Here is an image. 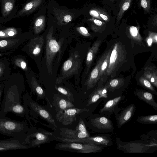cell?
Returning <instances> with one entry per match:
<instances>
[{
    "label": "cell",
    "mask_w": 157,
    "mask_h": 157,
    "mask_svg": "<svg viewBox=\"0 0 157 157\" xmlns=\"http://www.w3.org/2000/svg\"><path fill=\"white\" fill-rule=\"evenodd\" d=\"M29 129L25 121H17L0 116V134L12 137L24 135Z\"/></svg>",
    "instance_id": "1"
},
{
    "label": "cell",
    "mask_w": 157,
    "mask_h": 157,
    "mask_svg": "<svg viewBox=\"0 0 157 157\" xmlns=\"http://www.w3.org/2000/svg\"><path fill=\"white\" fill-rule=\"evenodd\" d=\"M126 57V51L121 42L116 43L111 52L106 75L113 77V74L125 62Z\"/></svg>",
    "instance_id": "2"
},
{
    "label": "cell",
    "mask_w": 157,
    "mask_h": 157,
    "mask_svg": "<svg viewBox=\"0 0 157 157\" xmlns=\"http://www.w3.org/2000/svg\"><path fill=\"white\" fill-rule=\"evenodd\" d=\"M53 27L52 26L46 36L45 62L48 72L50 74L52 73V65L53 60L60 48L59 43L53 36Z\"/></svg>",
    "instance_id": "3"
},
{
    "label": "cell",
    "mask_w": 157,
    "mask_h": 157,
    "mask_svg": "<svg viewBox=\"0 0 157 157\" xmlns=\"http://www.w3.org/2000/svg\"><path fill=\"white\" fill-rule=\"evenodd\" d=\"M23 100V104L29 107L30 110L29 112L32 115L36 114L46 120L55 128H57L51 113L43 106L35 101L28 94L24 96Z\"/></svg>",
    "instance_id": "4"
},
{
    "label": "cell",
    "mask_w": 157,
    "mask_h": 157,
    "mask_svg": "<svg viewBox=\"0 0 157 157\" xmlns=\"http://www.w3.org/2000/svg\"><path fill=\"white\" fill-rule=\"evenodd\" d=\"M81 64V60L78 52L76 51L72 53L69 58L63 63L61 70V76L57 79V83L67 78L77 72Z\"/></svg>",
    "instance_id": "5"
},
{
    "label": "cell",
    "mask_w": 157,
    "mask_h": 157,
    "mask_svg": "<svg viewBox=\"0 0 157 157\" xmlns=\"http://www.w3.org/2000/svg\"><path fill=\"white\" fill-rule=\"evenodd\" d=\"M116 142L118 149L129 153H145L151 147L157 146L156 143L154 142L146 144L136 141L122 142L118 138H116Z\"/></svg>",
    "instance_id": "6"
},
{
    "label": "cell",
    "mask_w": 157,
    "mask_h": 157,
    "mask_svg": "<svg viewBox=\"0 0 157 157\" xmlns=\"http://www.w3.org/2000/svg\"><path fill=\"white\" fill-rule=\"evenodd\" d=\"M103 147L91 143L77 142H64L56 145V147L58 149L77 151V152L82 153L99 152L102 151Z\"/></svg>",
    "instance_id": "7"
},
{
    "label": "cell",
    "mask_w": 157,
    "mask_h": 157,
    "mask_svg": "<svg viewBox=\"0 0 157 157\" xmlns=\"http://www.w3.org/2000/svg\"><path fill=\"white\" fill-rule=\"evenodd\" d=\"M56 138L64 142L89 143L103 147L110 146L112 144L110 137L105 135L90 136L87 138L80 139H68L63 137H57Z\"/></svg>",
    "instance_id": "8"
},
{
    "label": "cell",
    "mask_w": 157,
    "mask_h": 157,
    "mask_svg": "<svg viewBox=\"0 0 157 157\" xmlns=\"http://www.w3.org/2000/svg\"><path fill=\"white\" fill-rule=\"evenodd\" d=\"M25 134L26 143L29 148L35 147L50 140L52 133L46 131H37L33 132L29 131Z\"/></svg>",
    "instance_id": "9"
},
{
    "label": "cell",
    "mask_w": 157,
    "mask_h": 157,
    "mask_svg": "<svg viewBox=\"0 0 157 157\" xmlns=\"http://www.w3.org/2000/svg\"><path fill=\"white\" fill-rule=\"evenodd\" d=\"M88 110V109L86 108H75L60 110L56 114V118L58 122L62 124L69 125L71 124L76 120V115Z\"/></svg>",
    "instance_id": "10"
},
{
    "label": "cell",
    "mask_w": 157,
    "mask_h": 157,
    "mask_svg": "<svg viewBox=\"0 0 157 157\" xmlns=\"http://www.w3.org/2000/svg\"><path fill=\"white\" fill-rule=\"evenodd\" d=\"M25 134L13 137L7 139L0 140V147L8 150H24L29 148L25 141Z\"/></svg>",
    "instance_id": "11"
},
{
    "label": "cell",
    "mask_w": 157,
    "mask_h": 157,
    "mask_svg": "<svg viewBox=\"0 0 157 157\" xmlns=\"http://www.w3.org/2000/svg\"><path fill=\"white\" fill-rule=\"evenodd\" d=\"M91 124L99 132H107L113 130L114 127L111 121L104 116L96 117L91 121Z\"/></svg>",
    "instance_id": "12"
},
{
    "label": "cell",
    "mask_w": 157,
    "mask_h": 157,
    "mask_svg": "<svg viewBox=\"0 0 157 157\" xmlns=\"http://www.w3.org/2000/svg\"><path fill=\"white\" fill-rule=\"evenodd\" d=\"M135 109L134 104H131L116 115V118L118 128H121L131 119L133 115Z\"/></svg>",
    "instance_id": "13"
},
{
    "label": "cell",
    "mask_w": 157,
    "mask_h": 157,
    "mask_svg": "<svg viewBox=\"0 0 157 157\" xmlns=\"http://www.w3.org/2000/svg\"><path fill=\"white\" fill-rule=\"evenodd\" d=\"M103 56V54L97 61L96 66L89 74L86 81V85L87 90L94 87L98 81L100 68Z\"/></svg>",
    "instance_id": "14"
},
{
    "label": "cell",
    "mask_w": 157,
    "mask_h": 157,
    "mask_svg": "<svg viewBox=\"0 0 157 157\" xmlns=\"http://www.w3.org/2000/svg\"><path fill=\"white\" fill-rule=\"evenodd\" d=\"M101 43V40H97L94 43L91 47L88 50L86 58V71L84 72L85 75H86L89 71Z\"/></svg>",
    "instance_id": "15"
},
{
    "label": "cell",
    "mask_w": 157,
    "mask_h": 157,
    "mask_svg": "<svg viewBox=\"0 0 157 157\" xmlns=\"http://www.w3.org/2000/svg\"><path fill=\"white\" fill-rule=\"evenodd\" d=\"M60 133L62 137L68 139H80L90 137L88 132H78L75 130L60 128Z\"/></svg>",
    "instance_id": "16"
},
{
    "label": "cell",
    "mask_w": 157,
    "mask_h": 157,
    "mask_svg": "<svg viewBox=\"0 0 157 157\" xmlns=\"http://www.w3.org/2000/svg\"><path fill=\"white\" fill-rule=\"evenodd\" d=\"M108 88L106 86L100 87L93 91L90 96L87 102V106L95 103L100 98L107 97Z\"/></svg>",
    "instance_id": "17"
},
{
    "label": "cell",
    "mask_w": 157,
    "mask_h": 157,
    "mask_svg": "<svg viewBox=\"0 0 157 157\" xmlns=\"http://www.w3.org/2000/svg\"><path fill=\"white\" fill-rule=\"evenodd\" d=\"M135 94L140 100L151 106L157 110V103L152 94L149 92L140 90H136Z\"/></svg>",
    "instance_id": "18"
},
{
    "label": "cell",
    "mask_w": 157,
    "mask_h": 157,
    "mask_svg": "<svg viewBox=\"0 0 157 157\" xmlns=\"http://www.w3.org/2000/svg\"><path fill=\"white\" fill-rule=\"evenodd\" d=\"M43 36L36 37L31 40L29 45V50L33 55L37 56L40 52L44 43Z\"/></svg>",
    "instance_id": "19"
},
{
    "label": "cell",
    "mask_w": 157,
    "mask_h": 157,
    "mask_svg": "<svg viewBox=\"0 0 157 157\" xmlns=\"http://www.w3.org/2000/svg\"><path fill=\"white\" fill-rule=\"evenodd\" d=\"M143 76L157 87V70L155 66H149L145 67Z\"/></svg>",
    "instance_id": "20"
},
{
    "label": "cell",
    "mask_w": 157,
    "mask_h": 157,
    "mask_svg": "<svg viewBox=\"0 0 157 157\" xmlns=\"http://www.w3.org/2000/svg\"><path fill=\"white\" fill-rule=\"evenodd\" d=\"M121 96L117 97L108 101L99 111L100 114L113 112L119 103L122 100Z\"/></svg>",
    "instance_id": "21"
},
{
    "label": "cell",
    "mask_w": 157,
    "mask_h": 157,
    "mask_svg": "<svg viewBox=\"0 0 157 157\" xmlns=\"http://www.w3.org/2000/svg\"><path fill=\"white\" fill-rule=\"evenodd\" d=\"M42 0H32L27 3L19 12V15L29 13L36 9L41 4Z\"/></svg>",
    "instance_id": "22"
},
{
    "label": "cell",
    "mask_w": 157,
    "mask_h": 157,
    "mask_svg": "<svg viewBox=\"0 0 157 157\" xmlns=\"http://www.w3.org/2000/svg\"><path fill=\"white\" fill-rule=\"evenodd\" d=\"M112 48H111L103 54L104 56L102 61L100 68L98 76V81L106 72L109 63L110 56Z\"/></svg>",
    "instance_id": "23"
},
{
    "label": "cell",
    "mask_w": 157,
    "mask_h": 157,
    "mask_svg": "<svg viewBox=\"0 0 157 157\" xmlns=\"http://www.w3.org/2000/svg\"><path fill=\"white\" fill-rule=\"evenodd\" d=\"M140 27L130 26L128 30V37L139 43H143V38L139 33Z\"/></svg>",
    "instance_id": "24"
},
{
    "label": "cell",
    "mask_w": 157,
    "mask_h": 157,
    "mask_svg": "<svg viewBox=\"0 0 157 157\" xmlns=\"http://www.w3.org/2000/svg\"><path fill=\"white\" fill-rule=\"evenodd\" d=\"M45 23V17L44 15L40 16L36 19L33 27L34 32L35 34H38L44 30Z\"/></svg>",
    "instance_id": "25"
},
{
    "label": "cell",
    "mask_w": 157,
    "mask_h": 157,
    "mask_svg": "<svg viewBox=\"0 0 157 157\" xmlns=\"http://www.w3.org/2000/svg\"><path fill=\"white\" fill-rule=\"evenodd\" d=\"M15 0H2V13L4 17L8 15L13 9Z\"/></svg>",
    "instance_id": "26"
},
{
    "label": "cell",
    "mask_w": 157,
    "mask_h": 157,
    "mask_svg": "<svg viewBox=\"0 0 157 157\" xmlns=\"http://www.w3.org/2000/svg\"><path fill=\"white\" fill-rule=\"evenodd\" d=\"M31 86L33 91L38 98H42L45 96V93L43 89L34 77L32 78Z\"/></svg>",
    "instance_id": "27"
},
{
    "label": "cell",
    "mask_w": 157,
    "mask_h": 157,
    "mask_svg": "<svg viewBox=\"0 0 157 157\" xmlns=\"http://www.w3.org/2000/svg\"><path fill=\"white\" fill-rule=\"evenodd\" d=\"M136 121L144 124H155L157 123V115L142 116L139 117Z\"/></svg>",
    "instance_id": "28"
},
{
    "label": "cell",
    "mask_w": 157,
    "mask_h": 157,
    "mask_svg": "<svg viewBox=\"0 0 157 157\" xmlns=\"http://www.w3.org/2000/svg\"><path fill=\"white\" fill-rule=\"evenodd\" d=\"M56 103L60 110L74 108V105L70 101L63 98H56Z\"/></svg>",
    "instance_id": "29"
},
{
    "label": "cell",
    "mask_w": 157,
    "mask_h": 157,
    "mask_svg": "<svg viewBox=\"0 0 157 157\" xmlns=\"http://www.w3.org/2000/svg\"><path fill=\"white\" fill-rule=\"evenodd\" d=\"M132 1V0H123L117 17V24L119 22L124 12L129 7Z\"/></svg>",
    "instance_id": "30"
},
{
    "label": "cell",
    "mask_w": 157,
    "mask_h": 157,
    "mask_svg": "<svg viewBox=\"0 0 157 157\" xmlns=\"http://www.w3.org/2000/svg\"><path fill=\"white\" fill-rule=\"evenodd\" d=\"M93 23L91 24V28L94 32L100 31L105 25V23L103 21L93 17L90 19Z\"/></svg>",
    "instance_id": "31"
},
{
    "label": "cell",
    "mask_w": 157,
    "mask_h": 157,
    "mask_svg": "<svg viewBox=\"0 0 157 157\" xmlns=\"http://www.w3.org/2000/svg\"><path fill=\"white\" fill-rule=\"evenodd\" d=\"M17 30L13 27L8 28L0 30V38H4L14 36L17 33Z\"/></svg>",
    "instance_id": "32"
},
{
    "label": "cell",
    "mask_w": 157,
    "mask_h": 157,
    "mask_svg": "<svg viewBox=\"0 0 157 157\" xmlns=\"http://www.w3.org/2000/svg\"><path fill=\"white\" fill-rule=\"evenodd\" d=\"M124 81V79L122 78H117L110 80L108 84L106 86L108 89L114 90L120 87L122 85Z\"/></svg>",
    "instance_id": "33"
},
{
    "label": "cell",
    "mask_w": 157,
    "mask_h": 157,
    "mask_svg": "<svg viewBox=\"0 0 157 157\" xmlns=\"http://www.w3.org/2000/svg\"><path fill=\"white\" fill-rule=\"evenodd\" d=\"M55 88L58 91L66 96L70 101H74L72 94L67 89L63 87L57 86H55Z\"/></svg>",
    "instance_id": "34"
},
{
    "label": "cell",
    "mask_w": 157,
    "mask_h": 157,
    "mask_svg": "<svg viewBox=\"0 0 157 157\" xmlns=\"http://www.w3.org/2000/svg\"><path fill=\"white\" fill-rule=\"evenodd\" d=\"M139 81L141 84L145 87L152 91L155 94L157 93L151 83L147 79L143 76L140 77L139 79Z\"/></svg>",
    "instance_id": "35"
},
{
    "label": "cell",
    "mask_w": 157,
    "mask_h": 157,
    "mask_svg": "<svg viewBox=\"0 0 157 157\" xmlns=\"http://www.w3.org/2000/svg\"><path fill=\"white\" fill-rule=\"evenodd\" d=\"M17 40H0V48H5L14 44L17 41Z\"/></svg>",
    "instance_id": "36"
},
{
    "label": "cell",
    "mask_w": 157,
    "mask_h": 157,
    "mask_svg": "<svg viewBox=\"0 0 157 157\" xmlns=\"http://www.w3.org/2000/svg\"><path fill=\"white\" fill-rule=\"evenodd\" d=\"M75 130L78 132H88L85 123L82 119H80L76 127Z\"/></svg>",
    "instance_id": "37"
},
{
    "label": "cell",
    "mask_w": 157,
    "mask_h": 157,
    "mask_svg": "<svg viewBox=\"0 0 157 157\" xmlns=\"http://www.w3.org/2000/svg\"><path fill=\"white\" fill-rule=\"evenodd\" d=\"M140 5L145 11L148 12L150 7V0H141Z\"/></svg>",
    "instance_id": "38"
},
{
    "label": "cell",
    "mask_w": 157,
    "mask_h": 157,
    "mask_svg": "<svg viewBox=\"0 0 157 157\" xmlns=\"http://www.w3.org/2000/svg\"><path fill=\"white\" fill-rule=\"evenodd\" d=\"M15 64L22 69L26 70L27 69L26 62L21 59H17L15 61Z\"/></svg>",
    "instance_id": "39"
},
{
    "label": "cell",
    "mask_w": 157,
    "mask_h": 157,
    "mask_svg": "<svg viewBox=\"0 0 157 157\" xmlns=\"http://www.w3.org/2000/svg\"><path fill=\"white\" fill-rule=\"evenodd\" d=\"M77 31L81 34L85 36H90V34L88 32L87 29L85 27L80 26L76 28Z\"/></svg>",
    "instance_id": "40"
},
{
    "label": "cell",
    "mask_w": 157,
    "mask_h": 157,
    "mask_svg": "<svg viewBox=\"0 0 157 157\" xmlns=\"http://www.w3.org/2000/svg\"><path fill=\"white\" fill-rule=\"evenodd\" d=\"M90 14L94 17L103 21L99 16V9H98L91 10L89 12Z\"/></svg>",
    "instance_id": "41"
},
{
    "label": "cell",
    "mask_w": 157,
    "mask_h": 157,
    "mask_svg": "<svg viewBox=\"0 0 157 157\" xmlns=\"http://www.w3.org/2000/svg\"><path fill=\"white\" fill-rule=\"evenodd\" d=\"M99 16L102 21L108 22L109 20V17L107 14L102 10L99 9Z\"/></svg>",
    "instance_id": "42"
},
{
    "label": "cell",
    "mask_w": 157,
    "mask_h": 157,
    "mask_svg": "<svg viewBox=\"0 0 157 157\" xmlns=\"http://www.w3.org/2000/svg\"><path fill=\"white\" fill-rule=\"evenodd\" d=\"M148 36L152 39L153 41V43H157V34L156 33L149 32Z\"/></svg>",
    "instance_id": "43"
},
{
    "label": "cell",
    "mask_w": 157,
    "mask_h": 157,
    "mask_svg": "<svg viewBox=\"0 0 157 157\" xmlns=\"http://www.w3.org/2000/svg\"><path fill=\"white\" fill-rule=\"evenodd\" d=\"M72 19V17L71 15L67 14L63 17V20L65 22L68 23L70 22Z\"/></svg>",
    "instance_id": "44"
},
{
    "label": "cell",
    "mask_w": 157,
    "mask_h": 157,
    "mask_svg": "<svg viewBox=\"0 0 157 157\" xmlns=\"http://www.w3.org/2000/svg\"><path fill=\"white\" fill-rule=\"evenodd\" d=\"M146 41L148 46H151L153 43L152 39L149 36L146 38Z\"/></svg>",
    "instance_id": "45"
},
{
    "label": "cell",
    "mask_w": 157,
    "mask_h": 157,
    "mask_svg": "<svg viewBox=\"0 0 157 157\" xmlns=\"http://www.w3.org/2000/svg\"><path fill=\"white\" fill-rule=\"evenodd\" d=\"M1 87L0 86V109L1 108V97H2V90L1 89Z\"/></svg>",
    "instance_id": "46"
},
{
    "label": "cell",
    "mask_w": 157,
    "mask_h": 157,
    "mask_svg": "<svg viewBox=\"0 0 157 157\" xmlns=\"http://www.w3.org/2000/svg\"><path fill=\"white\" fill-rule=\"evenodd\" d=\"M3 70V68L2 65H0V75L2 72Z\"/></svg>",
    "instance_id": "47"
}]
</instances>
